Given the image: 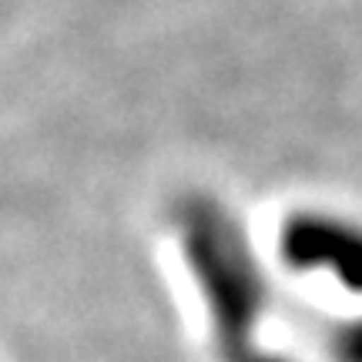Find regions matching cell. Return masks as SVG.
Listing matches in <instances>:
<instances>
[{
  "instance_id": "cell-1",
  "label": "cell",
  "mask_w": 362,
  "mask_h": 362,
  "mask_svg": "<svg viewBox=\"0 0 362 362\" xmlns=\"http://www.w3.org/2000/svg\"><path fill=\"white\" fill-rule=\"evenodd\" d=\"M178 235L205 296L221 362L245 359L255 346V325L269 305V282L242 225L208 194L178 205Z\"/></svg>"
},
{
  "instance_id": "cell-2",
  "label": "cell",
  "mask_w": 362,
  "mask_h": 362,
  "mask_svg": "<svg viewBox=\"0 0 362 362\" xmlns=\"http://www.w3.org/2000/svg\"><path fill=\"white\" fill-rule=\"evenodd\" d=\"M282 262L298 272H329L342 288L362 292V225L329 211H298L282 228Z\"/></svg>"
},
{
  "instance_id": "cell-3",
  "label": "cell",
  "mask_w": 362,
  "mask_h": 362,
  "mask_svg": "<svg viewBox=\"0 0 362 362\" xmlns=\"http://www.w3.org/2000/svg\"><path fill=\"white\" fill-rule=\"evenodd\" d=\"M332 349H336L339 362H362V319L339 329L332 339Z\"/></svg>"
},
{
  "instance_id": "cell-4",
  "label": "cell",
  "mask_w": 362,
  "mask_h": 362,
  "mask_svg": "<svg viewBox=\"0 0 362 362\" xmlns=\"http://www.w3.org/2000/svg\"><path fill=\"white\" fill-rule=\"evenodd\" d=\"M238 362H292V359H285V356H272V352H262V349H252L245 359H238Z\"/></svg>"
}]
</instances>
